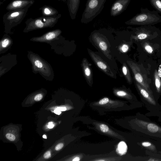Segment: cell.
<instances>
[{"label": "cell", "mask_w": 161, "mask_h": 161, "mask_svg": "<svg viewBox=\"0 0 161 161\" xmlns=\"http://www.w3.org/2000/svg\"><path fill=\"white\" fill-rule=\"evenodd\" d=\"M58 0V1H62V0Z\"/></svg>", "instance_id": "60d3db41"}, {"label": "cell", "mask_w": 161, "mask_h": 161, "mask_svg": "<svg viewBox=\"0 0 161 161\" xmlns=\"http://www.w3.org/2000/svg\"><path fill=\"white\" fill-rule=\"evenodd\" d=\"M34 0H12L7 6L6 9L8 11L22 9L29 6L32 5Z\"/></svg>", "instance_id": "8fae6325"}, {"label": "cell", "mask_w": 161, "mask_h": 161, "mask_svg": "<svg viewBox=\"0 0 161 161\" xmlns=\"http://www.w3.org/2000/svg\"><path fill=\"white\" fill-rule=\"evenodd\" d=\"M105 36L98 31H94L92 36V39L95 45L108 59H111V56Z\"/></svg>", "instance_id": "8992f818"}, {"label": "cell", "mask_w": 161, "mask_h": 161, "mask_svg": "<svg viewBox=\"0 0 161 161\" xmlns=\"http://www.w3.org/2000/svg\"><path fill=\"white\" fill-rule=\"evenodd\" d=\"M122 71L128 82L132 83V80L129 69L125 63H123L122 67Z\"/></svg>", "instance_id": "ac0fdd59"}, {"label": "cell", "mask_w": 161, "mask_h": 161, "mask_svg": "<svg viewBox=\"0 0 161 161\" xmlns=\"http://www.w3.org/2000/svg\"><path fill=\"white\" fill-rule=\"evenodd\" d=\"M80 158L79 157H76L74 158L72 160L73 161H79L80 160Z\"/></svg>", "instance_id": "e575fe53"}, {"label": "cell", "mask_w": 161, "mask_h": 161, "mask_svg": "<svg viewBox=\"0 0 161 161\" xmlns=\"http://www.w3.org/2000/svg\"><path fill=\"white\" fill-rule=\"evenodd\" d=\"M89 54L97 66L111 77L114 78V73L108 64L99 56L88 49Z\"/></svg>", "instance_id": "ba28073f"}, {"label": "cell", "mask_w": 161, "mask_h": 161, "mask_svg": "<svg viewBox=\"0 0 161 161\" xmlns=\"http://www.w3.org/2000/svg\"><path fill=\"white\" fill-rule=\"evenodd\" d=\"M149 2L156 11L161 14V0H149Z\"/></svg>", "instance_id": "d6986e66"}, {"label": "cell", "mask_w": 161, "mask_h": 161, "mask_svg": "<svg viewBox=\"0 0 161 161\" xmlns=\"http://www.w3.org/2000/svg\"><path fill=\"white\" fill-rule=\"evenodd\" d=\"M127 63L132 71L136 81L146 90L151 94L152 92L149 85L145 80L141 71L139 67L137 64L130 60H127Z\"/></svg>", "instance_id": "52a82bcc"}, {"label": "cell", "mask_w": 161, "mask_h": 161, "mask_svg": "<svg viewBox=\"0 0 161 161\" xmlns=\"http://www.w3.org/2000/svg\"><path fill=\"white\" fill-rule=\"evenodd\" d=\"M3 0V2H4V1H6L7 0Z\"/></svg>", "instance_id": "ab89813d"}, {"label": "cell", "mask_w": 161, "mask_h": 161, "mask_svg": "<svg viewBox=\"0 0 161 161\" xmlns=\"http://www.w3.org/2000/svg\"><path fill=\"white\" fill-rule=\"evenodd\" d=\"M141 12L126 21L125 23L129 25L151 26L161 23V16L156 11H150L147 8H141Z\"/></svg>", "instance_id": "6da1fadb"}, {"label": "cell", "mask_w": 161, "mask_h": 161, "mask_svg": "<svg viewBox=\"0 0 161 161\" xmlns=\"http://www.w3.org/2000/svg\"><path fill=\"white\" fill-rule=\"evenodd\" d=\"M158 72L159 76L161 78V64L159 66Z\"/></svg>", "instance_id": "d6a6232c"}, {"label": "cell", "mask_w": 161, "mask_h": 161, "mask_svg": "<svg viewBox=\"0 0 161 161\" xmlns=\"http://www.w3.org/2000/svg\"><path fill=\"white\" fill-rule=\"evenodd\" d=\"M61 16V14H58L53 17L42 16L35 19L29 18L25 22L26 27L23 32L27 33L37 29L53 27L57 24Z\"/></svg>", "instance_id": "7a4b0ae2"}, {"label": "cell", "mask_w": 161, "mask_h": 161, "mask_svg": "<svg viewBox=\"0 0 161 161\" xmlns=\"http://www.w3.org/2000/svg\"><path fill=\"white\" fill-rule=\"evenodd\" d=\"M31 6H29L22 9L9 11L3 15V20L6 33H10L12 28L21 23Z\"/></svg>", "instance_id": "3957f363"}, {"label": "cell", "mask_w": 161, "mask_h": 161, "mask_svg": "<svg viewBox=\"0 0 161 161\" xmlns=\"http://www.w3.org/2000/svg\"><path fill=\"white\" fill-rule=\"evenodd\" d=\"M54 112L55 113L58 115H59L61 113L60 111L56 109L54 110Z\"/></svg>", "instance_id": "836d02e7"}, {"label": "cell", "mask_w": 161, "mask_h": 161, "mask_svg": "<svg viewBox=\"0 0 161 161\" xmlns=\"http://www.w3.org/2000/svg\"><path fill=\"white\" fill-rule=\"evenodd\" d=\"M109 99L108 97H104L100 100L98 103L100 105H103L107 104L109 102Z\"/></svg>", "instance_id": "4316f807"}, {"label": "cell", "mask_w": 161, "mask_h": 161, "mask_svg": "<svg viewBox=\"0 0 161 161\" xmlns=\"http://www.w3.org/2000/svg\"><path fill=\"white\" fill-rule=\"evenodd\" d=\"M131 0H116L112 5L110 14L111 16H118L125 11Z\"/></svg>", "instance_id": "9c48e42d"}, {"label": "cell", "mask_w": 161, "mask_h": 161, "mask_svg": "<svg viewBox=\"0 0 161 161\" xmlns=\"http://www.w3.org/2000/svg\"><path fill=\"white\" fill-rule=\"evenodd\" d=\"M64 144L63 143H60L57 144L55 147V149L58 151L62 148L63 147Z\"/></svg>", "instance_id": "f546056e"}, {"label": "cell", "mask_w": 161, "mask_h": 161, "mask_svg": "<svg viewBox=\"0 0 161 161\" xmlns=\"http://www.w3.org/2000/svg\"><path fill=\"white\" fill-rule=\"evenodd\" d=\"M136 85L140 93L143 97L150 103L153 105H155V102L151 96V94L138 83H136Z\"/></svg>", "instance_id": "9a60e30c"}, {"label": "cell", "mask_w": 161, "mask_h": 161, "mask_svg": "<svg viewBox=\"0 0 161 161\" xmlns=\"http://www.w3.org/2000/svg\"><path fill=\"white\" fill-rule=\"evenodd\" d=\"M6 138L11 141H14L15 140V137L14 135L11 133H8L6 134Z\"/></svg>", "instance_id": "83f0119b"}, {"label": "cell", "mask_w": 161, "mask_h": 161, "mask_svg": "<svg viewBox=\"0 0 161 161\" xmlns=\"http://www.w3.org/2000/svg\"><path fill=\"white\" fill-rule=\"evenodd\" d=\"M53 124V122H50L48 123V124L49 125V124Z\"/></svg>", "instance_id": "74e56055"}, {"label": "cell", "mask_w": 161, "mask_h": 161, "mask_svg": "<svg viewBox=\"0 0 161 161\" xmlns=\"http://www.w3.org/2000/svg\"><path fill=\"white\" fill-rule=\"evenodd\" d=\"M144 48L145 50L150 54L152 53L153 51L152 47L149 45L146 44L144 45Z\"/></svg>", "instance_id": "d4e9b609"}, {"label": "cell", "mask_w": 161, "mask_h": 161, "mask_svg": "<svg viewBox=\"0 0 161 161\" xmlns=\"http://www.w3.org/2000/svg\"><path fill=\"white\" fill-rule=\"evenodd\" d=\"M69 16L72 20L75 19L80 6V0H67Z\"/></svg>", "instance_id": "4fadbf2b"}, {"label": "cell", "mask_w": 161, "mask_h": 161, "mask_svg": "<svg viewBox=\"0 0 161 161\" xmlns=\"http://www.w3.org/2000/svg\"><path fill=\"white\" fill-rule=\"evenodd\" d=\"M42 16L45 17H53L58 14L57 9L48 5H45L40 8Z\"/></svg>", "instance_id": "5bb4252c"}, {"label": "cell", "mask_w": 161, "mask_h": 161, "mask_svg": "<svg viewBox=\"0 0 161 161\" xmlns=\"http://www.w3.org/2000/svg\"><path fill=\"white\" fill-rule=\"evenodd\" d=\"M142 145L143 147L150 148L151 150H153L154 148L153 146L149 142H143L142 143Z\"/></svg>", "instance_id": "cb8c5ba5"}, {"label": "cell", "mask_w": 161, "mask_h": 161, "mask_svg": "<svg viewBox=\"0 0 161 161\" xmlns=\"http://www.w3.org/2000/svg\"><path fill=\"white\" fill-rule=\"evenodd\" d=\"M44 138H45V139H47V137H46V135H43L42 136Z\"/></svg>", "instance_id": "8d00e7d4"}, {"label": "cell", "mask_w": 161, "mask_h": 161, "mask_svg": "<svg viewBox=\"0 0 161 161\" xmlns=\"http://www.w3.org/2000/svg\"><path fill=\"white\" fill-rule=\"evenodd\" d=\"M107 0H87L80 21L87 24L99 14L104 7Z\"/></svg>", "instance_id": "277c9868"}, {"label": "cell", "mask_w": 161, "mask_h": 161, "mask_svg": "<svg viewBox=\"0 0 161 161\" xmlns=\"http://www.w3.org/2000/svg\"><path fill=\"white\" fill-rule=\"evenodd\" d=\"M129 46L126 44H123L120 47V50L123 53L126 52L129 50Z\"/></svg>", "instance_id": "484cf974"}, {"label": "cell", "mask_w": 161, "mask_h": 161, "mask_svg": "<svg viewBox=\"0 0 161 161\" xmlns=\"http://www.w3.org/2000/svg\"><path fill=\"white\" fill-rule=\"evenodd\" d=\"M115 94L118 96L122 97H128L129 94L126 92L119 90H114V91Z\"/></svg>", "instance_id": "7402d4cb"}, {"label": "cell", "mask_w": 161, "mask_h": 161, "mask_svg": "<svg viewBox=\"0 0 161 161\" xmlns=\"http://www.w3.org/2000/svg\"><path fill=\"white\" fill-rule=\"evenodd\" d=\"M11 40L10 37L7 35H5L0 43V51L7 48L11 43Z\"/></svg>", "instance_id": "2e32d148"}, {"label": "cell", "mask_w": 161, "mask_h": 161, "mask_svg": "<svg viewBox=\"0 0 161 161\" xmlns=\"http://www.w3.org/2000/svg\"><path fill=\"white\" fill-rule=\"evenodd\" d=\"M43 97V95L41 94H38L36 95L34 97L35 101H38L41 100Z\"/></svg>", "instance_id": "f1b7e54d"}, {"label": "cell", "mask_w": 161, "mask_h": 161, "mask_svg": "<svg viewBox=\"0 0 161 161\" xmlns=\"http://www.w3.org/2000/svg\"><path fill=\"white\" fill-rule=\"evenodd\" d=\"M51 152L50 151H47L44 154L43 156L44 158L47 159L51 157Z\"/></svg>", "instance_id": "4dcf8cb0"}, {"label": "cell", "mask_w": 161, "mask_h": 161, "mask_svg": "<svg viewBox=\"0 0 161 161\" xmlns=\"http://www.w3.org/2000/svg\"><path fill=\"white\" fill-rule=\"evenodd\" d=\"M90 64L85 58L83 59L81 64L84 76L88 84L91 86L93 83L92 74Z\"/></svg>", "instance_id": "7c38bea8"}, {"label": "cell", "mask_w": 161, "mask_h": 161, "mask_svg": "<svg viewBox=\"0 0 161 161\" xmlns=\"http://www.w3.org/2000/svg\"><path fill=\"white\" fill-rule=\"evenodd\" d=\"M127 146L124 141L120 142L118 145L116 149L117 153L120 155L125 154L127 152Z\"/></svg>", "instance_id": "e0dca14e"}, {"label": "cell", "mask_w": 161, "mask_h": 161, "mask_svg": "<svg viewBox=\"0 0 161 161\" xmlns=\"http://www.w3.org/2000/svg\"><path fill=\"white\" fill-rule=\"evenodd\" d=\"M54 125L53 124H49L48 125V127L49 128H52L54 127Z\"/></svg>", "instance_id": "d590c367"}, {"label": "cell", "mask_w": 161, "mask_h": 161, "mask_svg": "<svg viewBox=\"0 0 161 161\" xmlns=\"http://www.w3.org/2000/svg\"><path fill=\"white\" fill-rule=\"evenodd\" d=\"M66 1H67V0H62V1L64 2H65Z\"/></svg>", "instance_id": "f35d334b"}, {"label": "cell", "mask_w": 161, "mask_h": 161, "mask_svg": "<svg viewBox=\"0 0 161 161\" xmlns=\"http://www.w3.org/2000/svg\"><path fill=\"white\" fill-rule=\"evenodd\" d=\"M29 54V58L34 72H40L42 76L46 77H50L53 75L52 69L47 63L35 54Z\"/></svg>", "instance_id": "5b68a950"}, {"label": "cell", "mask_w": 161, "mask_h": 161, "mask_svg": "<svg viewBox=\"0 0 161 161\" xmlns=\"http://www.w3.org/2000/svg\"><path fill=\"white\" fill-rule=\"evenodd\" d=\"M147 129L149 132L153 133L157 132L160 130L157 125L152 123L147 124Z\"/></svg>", "instance_id": "44dd1931"}, {"label": "cell", "mask_w": 161, "mask_h": 161, "mask_svg": "<svg viewBox=\"0 0 161 161\" xmlns=\"http://www.w3.org/2000/svg\"><path fill=\"white\" fill-rule=\"evenodd\" d=\"M56 109L61 111H64L66 110V108L65 107H58Z\"/></svg>", "instance_id": "1f68e13d"}, {"label": "cell", "mask_w": 161, "mask_h": 161, "mask_svg": "<svg viewBox=\"0 0 161 161\" xmlns=\"http://www.w3.org/2000/svg\"><path fill=\"white\" fill-rule=\"evenodd\" d=\"M154 80L155 86L158 92L160 91L161 87V81L160 77L159 76L158 72L155 70L154 72Z\"/></svg>", "instance_id": "ffe728a7"}, {"label": "cell", "mask_w": 161, "mask_h": 161, "mask_svg": "<svg viewBox=\"0 0 161 161\" xmlns=\"http://www.w3.org/2000/svg\"><path fill=\"white\" fill-rule=\"evenodd\" d=\"M99 126L100 130L103 133H106L109 131V127L105 124H101Z\"/></svg>", "instance_id": "603a6c76"}, {"label": "cell", "mask_w": 161, "mask_h": 161, "mask_svg": "<svg viewBox=\"0 0 161 161\" xmlns=\"http://www.w3.org/2000/svg\"><path fill=\"white\" fill-rule=\"evenodd\" d=\"M62 33L59 29H57L49 31L42 36L34 37L31 40L40 42H48L55 39H57Z\"/></svg>", "instance_id": "30bf717a"}]
</instances>
